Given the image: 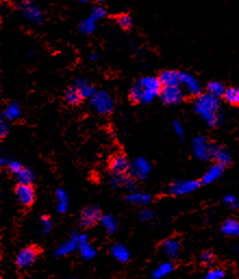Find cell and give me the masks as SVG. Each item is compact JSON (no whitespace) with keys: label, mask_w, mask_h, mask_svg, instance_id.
I'll use <instances>...</instances> for the list:
<instances>
[{"label":"cell","mask_w":239,"mask_h":279,"mask_svg":"<svg viewBox=\"0 0 239 279\" xmlns=\"http://www.w3.org/2000/svg\"><path fill=\"white\" fill-rule=\"evenodd\" d=\"M195 110L211 127H215L222 122L219 97H215L210 93H200L197 96L195 101Z\"/></svg>","instance_id":"1"},{"label":"cell","mask_w":239,"mask_h":279,"mask_svg":"<svg viewBox=\"0 0 239 279\" xmlns=\"http://www.w3.org/2000/svg\"><path fill=\"white\" fill-rule=\"evenodd\" d=\"M162 84L156 76H145L140 78L131 91V99L138 103H149L160 94Z\"/></svg>","instance_id":"2"},{"label":"cell","mask_w":239,"mask_h":279,"mask_svg":"<svg viewBox=\"0 0 239 279\" xmlns=\"http://www.w3.org/2000/svg\"><path fill=\"white\" fill-rule=\"evenodd\" d=\"M90 103L94 110L99 114H109L114 108V101L111 94L105 91H100L95 93L90 99Z\"/></svg>","instance_id":"3"},{"label":"cell","mask_w":239,"mask_h":279,"mask_svg":"<svg viewBox=\"0 0 239 279\" xmlns=\"http://www.w3.org/2000/svg\"><path fill=\"white\" fill-rule=\"evenodd\" d=\"M18 8L21 14L31 23L40 24L44 20V14L34 0H23L19 3Z\"/></svg>","instance_id":"4"},{"label":"cell","mask_w":239,"mask_h":279,"mask_svg":"<svg viewBox=\"0 0 239 279\" xmlns=\"http://www.w3.org/2000/svg\"><path fill=\"white\" fill-rule=\"evenodd\" d=\"M159 96L168 106H174L183 100L184 91L179 86H162Z\"/></svg>","instance_id":"5"},{"label":"cell","mask_w":239,"mask_h":279,"mask_svg":"<svg viewBox=\"0 0 239 279\" xmlns=\"http://www.w3.org/2000/svg\"><path fill=\"white\" fill-rule=\"evenodd\" d=\"M150 171V163L148 162L145 157H138V159L134 160V162H132L130 164L131 176L136 178V180H146L148 175H149Z\"/></svg>","instance_id":"6"},{"label":"cell","mask_w":239,"mask_h":279,"mask_svg":"<svg viewBox=\"0 0 239 279\" xmlns=\"http://www.w3.org/2000/svg\"><path fill=\"white\" fill-rule=\"evenodd\" d=\"M100 218H102L100 210L97 207H95V205H90V207L84 209L81 217H79V225L83 228H89L99 222Z\"/></svg>","instance_id":"7"},{"label":"cell","mask_w":239,"mask_h":279,"mask_svg":"<svg viewBox=\"0 0 239 279\" xmlns=\"http://www.w3.org/2000/svg\"><path fill=\"white\" fill-rule=\"evenodd\" d=\"M211 145L204 136L196 137L193 141L194 155L200 161H206L211 157Z\"/></svg>","instance_id":"8"},{"label":"cell","mask_w":239,"mask_h":279,"mask_svg":"<svg viewBox=\"0 0 239 279\" xmlns=\"http://www.w3.org/2000/svg\"><path fill=\"white\" fill-rule=\"evenodd\" d=\"M200 186L197 181H177L170 187V192L174 196H185L194 192Z\"/></svg>","instance_id":"9"},{"label":"cell","mask_w":239,"mask_h":279,"mask_svg":"<svg viewBox=\"0 0 239 279\" xmlns=\"http://www.w3.org/2000/svg\"><path fill=\"white\" fill-rule=\"evenodd\" d=\"M37 257V251L33 247H28L23 250L20 251V253L17 256L15 263L21 268H26L32 266L35 263Z\"/></svg>","instance_id":"10"},{"label":"cell","mask_w":239,"mask_h":279,"mask_svg":"<svg viewBox=\"0 0 239 279\" xmlns=\"http://www.w3.org/2000/svg\"><path fill=\"white\" fill-rule=\"evenodd\" d=\"M15 194L19 202L23 205H31L35 200V191L32 188L31 185L28 184H20V185L15 188Z\"/></svg>","instance_id":"11"},{"label":"cell","mask_w":239,"mask_h":279,"mask_svg":"<svg viewBox=\"0 0 239 279\" xmlns=\"http://www.w3.org/2000/svg\"><path fill=\"white\" fill-rule=\"evenodd\" d=\"M182 84L184 85L186 92L191 94V96H199L201 93L200 83L197 81V78L194 75L189 74V73H182Z\"/></svg>","instance_id":"12"},{"label":"cell","mask_w":239,"mask_h":279,"mask_svg":"<svg viewBox=\"0 0 239 279\" xmlns=\"http://www.w3.org/2000/svg\"><path fill=\"white\" fill-rule=\"evenodd\" d=\"M78 239L79 235L76 231H73L70 236V239L66 241L65 244H62L59 248L56 250V256H65L72 253V252L76 249V247H78Z\"/></svg>","instance_id":"13"},{"label":"cell","mask_w":239,"mask_h":279,"mask_svg":"<svg viewBox=\"0 0 239 279\" xmlns=\"http://www.w3.org/2000/svg\"><path fill=\"white\" fill-rule=\"evenodd\" d=\"M159 78L162 86H179L182 84V73L174 70L163 71Z\"/></svg>","instance_id":"14"},{"label":"cell","mask_w":239,"mask_h":279,"mask_svg":"<svg viewBox=\"0 0 239 279\" xmlns=\"http://www.w3.org/2000/svg\"><path fill=\"white\" fill-rule=\"evenodd\" d=\"M78 250L79 254H81V256L85 260H92L93 257H95L96 253H97L96 249L89 244L88 237L86 235H79Z\"/></svg>","instance_id":"15"},{"label":"cell","mask_w":239,"mask_h":279,"mask_svg":"<svg viewBox=\"0 0 239 279\" xmlns=\"http://www.w3.org/2000/svg\"><path fill=\"white\" fill-rule=\"evenodd\" d=\"M110 170L112 172V175L125 176V173L130 171V164L123 155H118L111 161Z\"/></svg>","instance_id":"16"},{"label":"cell","mask_w":239,"mask_h":279,"mask_svg":"<svg viewBox=\"0 0 239 279\" xmlns=\"http://www.w3.org/2000/svg\"><path fill=\"white\" fill-rule=\"evenodd\" d=\"M211 157L216 163H220L222 165H228L232 162L231 154L226 149L221 146H212L211 147Z\"/></svg>","instance_id":"17"},{"label":"cell","mask_w":239,"mask_h":279,"mask_svg":"<svg viewBox=\"0 0 239 279\" xmlns=\"http://www.w3.org/2000/svg\"><path fill=\"white\" fill-rule=\"evenodd\" d=\"M74 86L78 88V91L81 92L83 98L92 99L95 96V93H97L92 84L83 77H77L76 80L74 81Z\"/></svg>","instance_id":"18"},{"label":"cell","mask_w":239,"mask_h":279,"mask_svg":"<svg viewBox=\"0 0 239 279\" xmlns=\"http://www.w3.org/2000/svg\"><path fill=\"white\" fill-rule=\"evenodd\" d=\"M223 172H224V165L220 164V163H215V164L212 165L208 171L205 173V175L203 177V184H211L215 182L216 180H219V178L222 176Z\"/></svg>","instance_id":"19"},{"label":"cell","mask_w":239,"mask_h":279,"mask_svg":"<svg viewBox=\"0 0 239 279\" xmlns=\"http://www.w3.org/2000/svg\"><path fill=\"white\" fill-rule=\"evenodd\" d=\"M163 252L171 257H176L179 253L180 246L176 239H167L162 242Z\"/></svg>","instance_id":"20"},{"label":"cell","mask_w":239,"mask_h":279,"mask_svg":"<svg viewBox=\"0 0 239 279\" xmlns=\"http://www.w3.org/2000/svg\"><path fill=\"white\" fill-rule=\"evenodd\" d=\"M222 233L226 236L239 237V222L236 219L228 218L222 224Z\"/></svg>","instance_id":"21"},{"label":"cell","mask_w":239,"mask_h":279,"mask_svg":"<svg viewBox=\"0 0 239 279\" xmlns=\"http://www.w3.org/2000/svg\"><path fill=\"white\" fill-rule=\"evenodd\" d=\"M127 201L136 205H147L151 201V196L149 193H143L140 191H132L130 196H127Z\"/></svg>","instance_id":"22"},{"label":"cell","mask_w":239,"mask_h":279,"mask_svg":"<svg viewBox=\"0 0 239 279\" xmlns=\"http://www.w3.org/2000/svg\"><path fill=\"white\" fill-rule=\"evenodd\" d=\"M111 254L113 255L115 260H118L121 263H126L130 260V251L123 245H115L111 248Z\"/></svg>","instance_id":"23"},{"label":"cell","mask_w":239,"mask_h":279,"mask_svg":"<svg viewBox=\"0 0 239 279\" xmlns=\"http://www.w3.org/2000/svg\"><path fill=\"white\" fill-rule=\"evenodd\" d=\"M65 99H66V101L68 104H72V106H76V104L81 103L82 99H83V96H82L81 92L78 91V88L74 86V87H71V88L67 89V92L65 93Z\"/></svg>","instance_id":"24"},{"label":"cell","mask_w":239,"mask_h":279,"mask_svg":"<svg viewBox=\"0 0 239 279\" xmlns=\"http://www.w3.org/2000/svg\"><path fill=\"white\" fill-rule=\"evenodd\" d=\"M21 117V109L19 103L13 102L6 107L3 111V119L7 121H17Z\"/></svg>","instance_id":"25"},{"label":"cell","mask_w":239,"mask_h":279,"mask_svg":"<svg viewBox=\"0 0 239 279\" xmlns=\"http://www.w3.org/2000/svg\"><path fill=\"white\" fill-rule=\"evenodd\" d=\"M96 28H97V21L89 15L88 18L84 19L79 24V31L84 35H90L96 31Z\"/></svg>","instance_id":"26"},{"label":"cell","mask_w":239,"mask_h":279,"mask_svg":"<svg viewBox=\"0 0 239 279\" xmlns=\"http://www.w3.org/2000/svg\"><path fill=\"white\" fill-rule=\"evenodd\" d=\"M56 196H57V209H58V212H60V213L67 212L68 208V194L66 193L65 190H63V189H58Z\"/></svg>","instance_id":"27"},{"label":"cell","mask_w":239,"mask_h":279,"mask_svg":"<svg viewBox=\"0 0 239 279\" xmlns=\"http://www.w3.org/2000/svg\"><path fill=\"white\" fill-rule=\"evenodd\" d=\"M225 101L232 106L239 107V87H230L225 91L224 96Z\"/></svg>","instance_id":"28"},{"label":"cell","mask_w":239,"mask_h":279,"mask_svg":"<svg viewBox=\"0 0 239 279\" xmlns=\"http://www.w3.org/2000/svg\"><path fill=\"white\" fill-rule=\"evenodd\" d=\"M100 223H102V227L107 230L109 234L115 233L116 228H118V222H116L115 217L110 214L102 217V218H100Z\"/></svg>","instance_id":"29"},{"label":"cell","mask_w":239,"mask_h":279,"mask_svg":"<svg viewBox=\"0 0 239 279\" xmlns=\"http://www.w3.org/2000/svg\"><path fill=\"white\" fill-rule=\"evenodd\" d=\"M174 270V266L172 263L170 262H164L162 264L159 265L155 271L152 273V277L156 278V279H160L166 277L167 275H169L170 273Z\"/></svg>","instance_id":"30"},{"label":"cell","mask_w":239,"mask_h":279,"mask_svg":"<svg viewBox=\"0 0 239 279\" xmlns=\"http://www.w3.org/2000/svg\"><path fill=\"white\" fill-rule=\"evenodd\" d=\"M18 181L20 184H28V185H31L32 183L34 182V172L31 170L30 167H23L18 174H17Z\"/></svg>","instance_id":"31"},{"label":"cell","mask_w":239,"mask_h":279,"mask_svg":"<svg viewBox=\"0 0 239 279\" xmlns=\"http://www.w3.org/2000/svg\"><path fill=\"white\" fill-rule=\"evenodd\" d=\"M206 89H208V93H210L211 94H213L215 97H223L225 93V86L223 85L221 82H217V81H213V82H210L208 84V86H206Z\"/></svg>","instance_id":"32"},{"label":"cell","mask_w":239,"mask_h":279,"mask_svg":"<svg viewBox=\"0 0 239 279\" xmlns=\"http://www.w3.org/2000/svg\"><path fill=\"white\" fill-rule=\"evenodd\" d=\"M116 23L123 30H131L133 28V19L130 14H121L116 19Z\"/></svg>","instance_id":"33"},{"label":"cell","mask_w":239,"mask_h":279,"mask_svg":"<svg viewBox=\"0 0 239 279\" xmlns=\"http://www.w3.org/2000/svg\"><path fill=\"white\" fill-rule=\"evenodd\" d=\"M107 15V10L102 4H96L93 7L92 11H90V17L95 19L96 21H99L103 19Z\"/></svg>","instance_id":"34"},{"label":"cell","mask_w":239,"mask_h":279,"mask_svg":"<svg viewBox=\"0 0 239 279\" xmlns=\"http://www.w3.org/2000/svg\"><path fill=\"white\" fill-rule=\"evenodd\" d=\"M225 276V272L222 271L221 268H213V270L209 271L206 273L205 278L206 279H222Z\"/></svg>","instance_id":"35"},{"label":"cell","mask_w":239,"mask_h":279,"mask_svg":"<svg viewBox=\"0 0 239 279\" xmlns=\"http://www.w3.org/2000/svg\"><path fill=\"white\" fill-rule=\"evenodd\" d=\"M40 225H41V233L42 234H47L49 233L52 228V222L51 219L44 215V217H41L40 218Z\"/></svg>","instance_id":"36"},{"label":"cell","mask_w":239,"mask_h":279,"mask_svg":"<svg viewBox=\"0 0 239 279\" xmlns=\"http://www.w3.org/2000/svg\"><path fill=\"white\" fill-rule=\"evenodd\" d=\"M224 202L230 209H237L239 207L238 199L235 196H233V194H227V196H225Z\"/></svg>","instance_id":"37"},{"label":"cell","mask_w":239,"mask_h":279,"mask_svg":"<svg viewBox=\"0 0 239 279\" xmlns=\"http://www.w3.org/2000/svg\"><path fill=\"white\" fill-rule=\"evenodd\" d=\"M8 168H9V171L13 173L14 175H17V174L22 170L23 166L20 164V162L18 161H10L9 162V164H8Z\"/></svg>","instance_id":"38"},{"label":"cell","mask_w":239,"mask_h":279,"mask_svg":"<svg viewBox=\"0 0 239 279\" xmlns=\"http://www.w3.org/2000/svg\"><path fill=\"white\" fill-rule=\"evenodd\" d=\"M153 217H155V214H153V211L150 209H145V210H142V211L140 212V215H139V217L141 220H143V222H147V220H150Z\"/></svg>","instance_id":"39"},{"label":"cell","mask_w":239,"mask_h":279,"mask_svg":"<svg viewBox=\"0 0 239 279\" xmlns=\"http://www.w3.org/2000/svg\"><path fill=\"white\" fill-rule=\"evenodd\" d=\"M200 260H201V262L205 263V264H206V265H210L211 263L213 262V255H212L211 252H209V251H205V252H204L203 254H201V256H200Z\"/></svg>","instance_id":"40"},{"label":"cell","mask_w":239,"mask_h":279,"mask_svg":"<svg viewBox=\"0 0 239 279\" xmlns=\"http://www.w3.org/2000/svg\"><path fill=\"white\" fill-rule=\"evenodd\" d=\"M173 129L175 131V134L179 137H183L185 134V129H184V126L182 125V123L178 122V121H175L173 123Z\"/></svg>","instance_id":"41"},{"label":"cell","mask_w":239,"mask_h":279,"mask_svg":"<svg viewBox=\"0 0 239 279\" xmlns=\"http://www.w3.org/2000/svg\"><path fill=\"white\" fill-rule=\"evenodd\" d=\"M8 131H9L8 124L4 123V121H1V123H0V136H1V138H3V137L8 134Z\"/></svg>","instance_id":"42"},{"label":"cell","mask_w":239,"mask_h":279,"mask_svg":"<svg viewBox=\"0 0 239 279\" xmlns=\"http://www.w3.org/2000/svg\"><path fill=\"white\" fill-rule=\"evenodd\" d=\"M9 162L10 160H8L7 157H1V160H0V163H1V165H8L9 164Z\"/></svg>","instance_id":"43"},{"label":"cell","mask_w":239,"mask_h":279,"mask_svg":"<svg viewBox=\"0 0 239 279\" xmlns=\"http://www.w3.org/2000/svg\"><path fill=\"white\" fill-rule=\"evenodd\" d=\"M88 58H89L90 61H95V60L98 59V56L96 55V54H93V55H90Z\"/></svg>","instance_id":"44"},{"label":"cell","mask_w":239,"mask_h":279,"mask_svg":"<svg viewBox=\"0 0 239 279\" xmlns=\"http://www.w3.org/2000/svg\"><path fill=\"white\" fill-rule=\"evenodd\" d=\"M76 1H78V2H82V3H86V2H89L90 0H76Z\"/></svg>","instance_id":"45"},{"label":"cell","mask_w":239,"mask_h":279,"mask_svg":"<svg viewBox=\"0 0 239 279\" xmlns=\"http://www.w3.org/2000/svg\"><path fill=\"white\" fill-rule=\"evenodd\" d=\"M94 1L98 2V3H102V2H103V0H94Z\"/></svg>","instance_id":"46"}]
</instances>
